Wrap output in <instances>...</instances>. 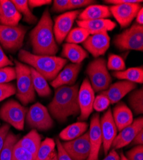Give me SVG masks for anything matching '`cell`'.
<instances>
[{"mask_svg": "<svg viewBox=\"0 0 143 160\" xmlns=\"http://www.w3.org/2000/svg\"><path fill=\"white\" fill-rule=\"evenodd\" d=\"M62 56L73 63H81L89 57L87 52L81 46L75 44L66 43L63 45Z\"/></svg>", "mask_w": 143, "mask_h": 160, "instance_id": "cb8c5ba5", "label": "cell"}, {"mask_svg": "<svg viewBox=\"0 0 143 160\" xmlns=\"http://www.w3.org/2000/svg\"><path fill=\"white\" fill-rule=\"evenodd\" d=\"M56 145L57 147V158L58 160H72L70 156L64 150L62 144L59 139L56 140Z\"/></svg>", "mask_w": 143, "mask_h": 160, "instance_id": "b9f144b4", "label": "cell"}, {"mask_svg": "<svg viewBox=\"0 0 143 160\" xmlns=\"http://www.w3.org/2000/svg\"><path fill=\"white\" fill-rule=\"evenodd\" d=\"M21 18V14L12 1L0 0V24L16 26Z\"/></svg>", "mask_w": 143, "mask_h": 160, "instance_id": "d6986e66", "label": "cell"}, {"mask_svg": "<svg viewBox=\"0 0 143 160\" xmlns=\"http://www.w3.org/2000/svg\"><path fill=\"white\" fill-rule=\"evenodd\" d=\"M19 12L24 17V21L29 24H34L37 21V18L32 14L27 0H12Z\"/></svg>", "mask_w": 143, "mask_h": 160, "instance_id": "1f68e13d", "label": "cell"}, {"mask_svg": "<svg viewBox=\"0 0 143 160\" xmlns=\"http://www.w3.org/2000/svg\"><path fill=\"white\" fill-rule=\"evenodd\" d=\"M12 160H35L34 156L17 143L13 151Z\"/></svg>", "mask_w": 143, "mask_h": 160, "instance_id": "d590c367", "label": "cell"}, {"mask_svg": "<svg viewBox=\"0 0 143 160\" xmlns=\"http://www.w3.org/2000/svg\"><path fill=\"white\" fill-rule=\"evenodd\" d=\"M51 2L52 1H51V0H30V1H28V6L31 8L49 5L51 4Z\"/></svg>", "mask_w": 143, "mask_h": 160, "instance_id": "f6af8a7d", "label": "cell"}, {"mask_svg": "<svg viewBox=\"0 0 143 160\" xmlns=\"http://www.w3.org/2000/svg\"><path fill=\"white\" fill-rule=\"evenodd\" d=\"M88 132L90 151L87 160H98L100 148L102 144L100 118L98 113H95L92 116L89 131Z\"/></svg>", "mask_w": 143, "mask_h": 160, "instance_id": "2e32d148", "label": "cell"}, {"mask_svg": "<svg viewBox=\"0 0 143 160\" xmlns=\"http://www.w3.org/2000/svg\"><path fill=\"white\" fill-rule=\"evenodd\" d=\"M110 104V100L105 92L103 91L94 98L93 102V109L98 112H103L107 110Z\"/></svg>", "mask_w": 143, "mask_h": 160, "instance_id": "e575fe53", "label": "cell"}, {"mask_svg": "<svg viewBox=\"0 0 143 160\" xmlns=\"http://www.w3.org/2000/svg\"><path fill=\"white\" fill-rule=\"evenodd\" d=\"M19 141V137L9 131L7 136L3 148L0 153V160H12L14 147Z\"/></svg>", "mask_w": 143, "mask_h": 160, "instance_id": "f546056e", "label": "cell"}, {"mask_svg": "<svg viewBox=\"0 0 143 160\" xmlns=\"http://www.w3.org/2000/svg\"><path fill=\"white\" fill-rule=\"evenodd\" d=\"M10 126L8 124H5L0 127V153L3 148L7 136L10 131Z\"/></svg>", "mask_w": 143, "mask_h": 160, "instance_id": "7bdbcfd3", "label": "cell"}, {"mask_svg": "<svg viewBox=\"0 0 143 160\" xmlns=\"http://www.w3.org/2000/svg\"><path fill=\"white\" fill-rule=\"evenodd\" d=\"M33 54L55 56L59 50L54 33V24L49 9L46 8L35 27L30 34Z\"/></svg>", "mask_w": 143, "mask_h": 160, "instance_id": "6da1fadb", "label": "cell"}, {"mask_svg": "<svg viewBox=\"0 0 143 160\" xmlns=\"http://www.w3.org/2000/svg\"><path fill=\"white\" fill-rule=\"evenodd\" d=\"M115 78L130 82L135 83L142 84L143 83V69L142 67L130 68L122 71L113 72Z\"/></svg>", "mask_w": 143, "mask_h": 160, "instance_id": "4316f807", "label": "cell"}, {"mask_svg": "<svg viewBox=\"0 0 143 160\" xmlns=\"http://www.w3.org/2000/svg\"><path fill=\"white\" fill-rule=\"evenodd\" d=\"M100 128L103 151L105 154L107 155L111 148L112 142L117 136V132H118V129L114 121L110 108H109L100 118Z\"/></svg>", "mask_w": 143, "mask_h": 160, "instance_id": "5bb4252c", "label": "cell"}, {"mask_svg": "<svg viewBox=\"0 0 143 160\" xmlns=\"http://www.w3.org/2000/svg\"><path fill=\"white\" fill-rule=\"evenodd\" d=\"M109 4H112L114 5L120 4H126V3H142L143 2L142 0H106L104 1Z\"/></svg>", "mask_w": 143, "mask_h": 160, "instance_id": "bcb514c9", "label": "cell"}, {"mask_svg": "<svg viewBox=\"0 0 143 160\" xmlns=\"http://www.w3.org/2000/svg\"><path fill=\"white\" fill-rule=\"evenodd\" d=\"M28 109L15 100H10L0 108V118L18 130L24 129Z\"/></svg>", "mask_w": 143, "mask_h": 160, "instance_id": "52a82bcc", "label": "cell"}, {"mask_svg": "<svg viewBox=\"0 0 143 160\" xmlns=\"http://www.w3.org/2000/svg\"><path fill=\"white\" fill-rule=\"evenodd\" d=\"M141 8L140 3H126L113 5L109 8L111 14L124 28L131 24Z\"/></svg>", "mask_w": 143, "mask_h": 160, "instance_id": "7c38bea8", "label": "cell"}, {"mask_svg": "<svg viewBox=\"0 0 143 160\" xmlns=\"http://www.w3.org/2000/svg\"><path fill=\"white\" fill-rule=\"evenodd\" d=\"M79 90V85L56 88L54 99L48 105L49 114L61 122L71 116L79 115L80 112L78 100Z\"/></svg>", "mask_w": 143, "mask_h": 160, "instance_id": "7a4b0ae2", "label": "cell"}, {"mask_svg": "<svg viewBox=\"0 0 143 160\" xmlns=\"http://www.w3.org/2000/svg\"><path fill=\"white\" fill-rule=\"evenodd\" d=\"M14 63L17 80L16 97L24 106H26L33 102L35 99L30 68L18 60H15Z\"/></svg>", "mask_w": 143, "mask_h": 160, "instance_id": "277c9868", "label": "cell"}, {"mask_svg": "<svg viewBox=\"0 0 143 160\" xmlns=\"http://www.w3.org/2000/svg\"><path fill=\"white\" fill-rule=\"evenodd\" d=\"M94 2L92 0H69V10L88 7L93 5Z\"/></svg>", "mask_w": 143, "mask_h": 160, "instance_id": "60d3db41", "label": "cell"}, {"mask_svg": "<svg viewBox=\"0 0 143 160\" xmlns=\"http://www.w3.org/2000/svg\"><path fill=\"white\" fill-rule=\"evenodd\" d=\"M120 160H128V159L126 158V156L123 154H121L120 157Z\"/></svg>", "mask_w": 143, "mask_h": 160, "instance_id": "816d5d0a", "label": "cell"}, {"mask_svg": "<svg viewBox=\"0 0 143 160\" xmlns=\"http://www.w3.org/2000/svg\"><path fill=\"white\" fill-rule=\"evenodd\" d=\"M54 12L59 13L69 10V0H55L51 8Z\"/></svg>", "mask_w": 143, "mask_h": 160, "instance_id": "ab89813d", "label": "cell"}, {"mask_svg": "<svg viewBox=\"0 0 143 160\" xmlns=\"http://www.w3.org/2000/svg\"><path fill=\"white\" fill-rule=\"evenodd\" d=\"M112 117L117 129L120 131L131 124L134 121L133 114L123 102L120 101L117 104L112 112Z\"/></svg>", "mask_w": 143, "mask_h": 160, "instance_id": "7402d4cb", "label": "cell"}, {"mask_svg": "<svg viewBox=\"0 0 143 160\" xmlns=\"http://www.w3.org/2000/svg\"><path fill=\"white\" fill-rule=\"evenodd\" d=\"M94 91L93 90L89 80L85 78L79 90L78 100L80 107V117L79 120L82 122L87 120L93 110L94 101Z\"/></svg>", "mask_w": 143, "mask_h": 160, "instance_id": "8fae6325", "label": "cell"}, {"mask_svg": "<svg viewBox=\"0 0 143 160\" xmlns=\"http://www.w3.org/2000/svg\"><path fill=\"white\" fill-rule=\"evenodd\" d=\"M18 57L21 62L30 65L46 80H54L67 63V60L55 56L37 55L21 49Z\"/></svg>", "mask_w": 143, "mask_h": 160, "instance_id": "3957f363", "label": "cell"}, {"mask_svg": "<svg viewBox=\"0 0 143 160\" xmlns=\"http://www.w3.org/2000/svg\"><path fill=\"white\" fill-rule=\"evenodd\" d=\"M55 146L56 143L53 138H46L41 142L35 160H49L56 151Z\"/></svg>", "mask_w": 143, "mask_h": 160, "instance_id": "f1b7e54d", "label": "cell"}, {"mask_svg": "<svg viewBox=\"0 0 143 160\" xmlns=\"http://www.w3.org/2000/svg\"><path fill=\"white\" fill-rule=\"evenodd\" d=\"M142 129H143V118L140 117L134 120L131 124L120 131L119 135H117L113 141L111 148L116 150L130 144L134 137Z\"/></svg>", "mask_w": 143, "mask_h": 160, "instance_id": "9a60e30c", "label": "cell"}, {"mask_svg": "<svg viewBox=\"0 0 143 160\" xmlns=\"http://www.w3.org/2000/svg\"><path fill=\"white\" fill-rule=\"evenodd\" d=\"M136 87V83L123 80L110 85L109 88L104 92L109 99L110 104H114L120 102L122 98L134 90Z\"/></svg>", "mask_w": 143, "mask_h": 160, "instance_id": "ffe728a7", "label": "cell"}, {"mask_svg": "<svg viewBox=\"0 0 143 160\" xmlns=\"http://www.w3.org/2000/svg\"><path fill=\"white\" fill-rule=\"evenodd\" d=\"M89 36V33L85 29L78 27L71 30L65 40L67 43L78 44L83 43Z\"/></svg>", "mask_w": 143, "mask_h": 160, "instance_id": "d6a6232c", "label": "cell"}, {"mask_svg": "<svg viewBox=\"0 0 143 160\" xmlns=\"http://www.w3.org/2000/svg\"><path fill=\"white\" fill-rule=\"evenodd\" d=\"M42 142L41 136L38 134L36 129H32L27 135H25L18 142V143L30 152L34 158Z\"/></svg>", "mask_w": 143, "mask_h": 160, "instance_id": "d4e9b609", "label": "cell"}, {"mask_svg": "<svg viewBox=\"0 0 143 160\" xmlns=\"http://www.w3.org/2000/svg\"><path fill=\"white\" fill-rule=\"evenodd\" d=\"M82 63H70L60 71L57 77L51 82V85L55 88L62 86H72L75 83L80 71Z\"/></svg>", "mask_w": 143, "mask_h": 160, "instance_id": "ac0fdd59", "label": "cell"}, {"mask_svg": "<svg viewBox=\"0 0 143 160\" xmlns=\"http://www.w3.org/2000/svg\"><path fill=\"white\" fill-rule=\"evenodd\" d=\"M143 143V129L139 132L137 135L134 137L130 144L132 145H140Z\"/></svg>", "mask_w": 143, "mask_h": 160, "instance_id": "7dc6e473", "label": "cell"}, {"mask_svg": "<svg viewBox=\"0 0 143 160\" xmlns=\"http://www.w3.org/2000/svg\"><path fill=\"white\" fill-rule=\"evenodd\" d=\"M13 65L14 63L5 54L2 48L0 46V69L5 68V67L12 66Z\"/></svg>", "mask_w": 143, "mask_h": 160, "instance_id": "ee69618b", "label": "cell"}, {"mask_svg": "<svg viewBox=\"0 0 143 160\" xmlns=\"http://www.w3.org/2000/svg\"><path fill=\"white\" fill-rule=\"evenodd\" d=\"M103 160H120V156L115 150L112 149Z\"/></svg>", "mask_w": 143, "mask_h": 160, "instance_id": "c3c4849f", "label": "cell"}, {"mask_svg": "<svg viewBox=\"0 0 143 160\" xmlns=\"http://www.w3.org/2000/svg\"><path fill=\"white\" fill-rule=\"evenodd\" d=\"M15 79V68L8 66L0 69V83H7Z\"/></svg>", "mask_w": 143, "mask_h": 160, "instance_id": "8d00e7d4", "label": "cell"}, {"mask_svg": "<svg viewBox=\"0 0 143 160\" xmlns=\"http://www.w3.org/2000/svg\"><path fill=\"white\" fill-rule=\"evenodd\" d=\"M88 124L85 122H77L64 128L60 132L59 137L64 141H70L80 137L86 132Z\"/></svg>", "mask_w": 143, "mask_h": 160, "instance_id": "484cf974", "label": "cell"}, {"mask_svg": "<svg viewBox=\"0 0 143 160\" xmlns=\"http://www.w3.org/2000/svg\"><path fill=\"white\" fill-rule=\"evenodd\" d=\"M135 18H136L137 24L142 26V24H143V8H141L140 10L138 12Z\"/></svg>", "mask_w": 143, "mask_h": 160, "instance_id": "681fc988", "label": "cell"}, {"mask_svg": "<svg viewBox=\"0 0 143 160\" xmlns=\"http://www.w3.org/2000/svg\"><path fill=\"white\" fill-rule=\"evenodd\" d=\"M115 46L121 51H143V26L137 23L117 35L114 40Z\"/></svg>", "mask_w": 143, "mask_h": 160, "instance_id": "8992f818", "label": "cell"}, {"mask_svg": "<svg viewBox=\"0 0 143 160\" xmlns=\"http://www.w3.org/2000/svg\"><path fill=\"white\" fill-rule=\"evenodd\" d=\"M86 72L94 92L107 90L112 83L111 76L107 68L106 60L103 58H98L90 62Z\"/></svg>", "mask_w": 143, "mask_h": 160, "instance_id": "5b68a950", "label": "cell"}, {"mask_svg": "<svg viewBox=\"0 0 143 160\" xmlns=\"http://www.w3.org/2000/svg\"><path fill=\"white\" fill-rule=\"evenodd\" d=\"M128 102L136 115L143 113V89L142 88L131 92L128 98Z\"/></svg>", "mask_w": 143, "mask_h": 160, "instance_id": "4dcf8cb0", "label": "cell"}, {"mask_svg": "<svg viewBox=\"0 0 143 160\" xmlns=\"http://www.w3.org/2000/svg\"><path fill=\"white\" fill-rule=\"evenodd\" d=\"M80 11L73 10L69 11L55 19V24L54 26V33L56 42L60 44L67 35L72 30V27L75 19L79 17Z\"/></svg>", "mask_w": 143, "mask_h": 160, "instance_id": "4fadbf2b", "label": "cell"}, {"mask_svg": "<svg viewBox=\"0 0 143 160\" xmlns=\"http://www.w3.org/2000/svg\"><path fill=\"white\" fill-rule=\"evenodd\" d=\"M110 38L107 33H100L89 35L82 43L84 47L94 57L105 55L110 46Z\"/></svg>", "mask_w": 143, "mask_h": 160, "instance_id": "e0dca14e", "label": "cell"}, {"mask_svg": "<svg viewBox=\"0 0 143 160\" xmlns=\"http://www.w3.org/2000/svg\"><path fill=\"white\" fill-rule=\"evenodd\" d=\"M16 93V88L12 83H0V102Z\"/></svg>", "mask_w": 143, "mask_h": 160, "instance_id": "74e56055", "label": "cell"}, {"mask_svg": "<svg viewBox=\"0 0 143 160\" xmlns=\"http://www.w3.org/2000/svg\"><path fill=\"white\" fill-rule=\"evenodd\" d=\"M49 160H58V158H57V153L56 151L55 152V153L54 154L53 156L51 157V158Z\"/></svg>", "mask_w": 143, "mask_h": 160, "instance_id": "f907efd6", "label": "cell"}, {"mask_svg": "<svg viewBox=\"0 0 143 160\" xmlns=\"http://www.w3.org/2000/svg\"><path fill=\"white\" fill-rule=\"evenodd\" d=\"M107 68L109 70L116 71H122L126 69V65L123 59L119 55L110 54L109 56L107 63Z\"/></svg>", "mask_w": 143, "mask_h": 160, "instance_id": "836d02e7", "label": "cell"}, {"mask_svg": "<svg viewBox=\"0 0 143 160\" xmlns=\"http://www.w3.org/2000/svg\"><path fill=\"white\" fill-rule=\"evenodd\" d=\"M25 120L29 128L39 131H48L54 126V120L48 108L39 102L34 104L28 110Z\"/></svg>", "mask_w": 143, "mask_h": 160, "instance_id": "9c48e42d", "label": "cell"}, {"mask_svg": "<svg viewBox=\"0 0 143 160\" xmlns=\"http://www.w3.org/2000/svg\"><path fill=\"white\" fill-rule=\"evenodd\" d=\"M126 158L128 160H143V146L137 145L126 153Z\"/></svg>", "mask_w": 143, "mask_h": 160, "instance_id": "f35d334b", "label": "cell"}, {"mask_svg": "<svg viewBox=\"0 0 143 160\" xmlns=\"http://www.w3.org/2000/svg\"><path fill=\"white\" fill-rule=\"evenodd\" d=\"M112 16L109 7L101 5L88 6L79 16V21L107 19Z\"/></svg>", "mask_w": 143, "mask_h": 160, "instance_id": "603a6c76", "label": "cell"}, {"mask_svg": "<svg viewBox=\"0 0 143 160\" xmlns=\"http://www.w3.org/2000/svg\"><path fill=\"white\" fill-rule=\"evenodd\" d=\"M31 76L35 92L40 97H48L51 94V88L47 80L33 68H30Z\"/></svg>", "mask_w": 143, "mask_h": 160, "instance_id": "83f0119b", "label": "cell"}, {"mask_svg": "<svg viewBox=\"0 0 143 160\" xmlns=\"http://www.w3.org/2000/svg\"><path fill=\"white\" fill-rule=\"evenodd\" d=\"M63 148L72 160H87L90 151L89 132L73 140L64 142Z\"/></svg>", "mask_w": 143, "mask_h": 160, "instance_id": "30bf717a", "label": "cell"}, {"mask_svg": "<svg viewBox=\"0 0 143 160\" xmlns=\"http://www.w3.org/2000/svg\"><path fill=\"white\" fill-rule=\"evenodd\" d=\"M79 27L85 29L89 35H94L100 33H107L113 30L116 26V23L109 19L94 20L77 21Z\"/></svg>", "mask_w": 143, "mask_h": 160, "instance_id": "44dd1931", "label": "cell"}, {"mask_svg": "<svg viewBox=\"0 0 143 160\" xmlns=\"http://www.w3.org/2000/svg\"><path fill=\"white\" fill-rule=\"evenodd\" d=\"M27 31L25 26L22 25L9 26L0 24V43L5 49L15 52L23 46Z\"/></svg>", "mask_w": 143, "mask_h": 160, "instance_id": "ba28073f", "label": "cell"}]
</instances>
